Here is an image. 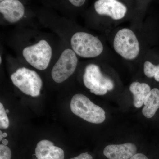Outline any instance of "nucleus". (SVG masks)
<instances>
[{"label":"nucleus","mask_w":159,"mask_h":159,"mask_svg":"<svg viewBox=\"0 0 159 159\" xmlns=\"http://www.w3.org/2000/svg\"><path fill=\"white\" fill-rule=\"evenodd\" d=\"M3 133L2 131H0V141H2L3 140Z\"/></svg>","instance_id":"obj_21"},{"label":"nucleus","mask_w":159,"mask_h":159,"mask_svg":"<svg viewBox=\"0 0 159 159\" xmlns=\"http://www.w3.org/2000/svg\"><path fill=\"white\" fill-rule=\"evenodd\" d=\"M2 143L3 145H7L9 143V142L6 139H3L2 141Z\"/></svg>","instance_id":"obj_20"},{"label":"nucleus","mask_w":159,"mask_h":159,"mask_svg":"<svg viewBox=\"0 0 159 159\" xmlns=\"http://www.w3.org/2000/svg\"><path fill=\"white\" fill-rule=\"evenodd\" d=\"M137 151L134 144L126 143L107 145L103 150V154L109 159H130L136 154Z\"/></svg>","instance_id":"obj_10"},{"label":"nucleus","mask_w":159,"mask_h":159,"mask_svg":"<svg viewBox=\"0 0 159 159\" xmlns=\"http://www.w3.org/2000/svg\"><path fill=\"white\" fill-rule=\"evenodd\" d=\"M0 12L6 21L14 23L21 19L25 15V8L18 0H1Z\"/></svg>","instance_id":"obj_9"},{"label":"nucleus","mask_w":159,"mask_h":159,"mask_svg":"<svg viewBox=\"0 0 159 159\" xmlns=\"http://www.w3.org/2000/svg\"><path fill=\"white\" fill-rule=\"evenodd\" d=\"M144 73L146 77H154L155 80L159 82V65L156 66L150 61H145L144 64Z\"/></svg>","instance_id":"obj_14"},{"label":"nucleus","mask_w":159,"mask_h":159,"mask_svg":"<svg viewBox=\"0 0 159 159\" xmlns=\"http://www.w3.org/2000/svg\"><path fill=\"white\" fill-rule=\"evenodd\" d=\"M9 121L2 103H0V128L6 129L9 127Z\"/></svg>","instance_id":"obj_15"},{"label":"nucleus","mask_w":159,"mask_h":159,"mask_svg":"<svg viewBox=\"0 0 159 159\" xmlns=\"http://www.w3.org/2000/svg\"><path fill=\"white\" fill-rule=\"evenodd\" d=\"M70 106L73 113L87 122L100 124L105 121L104 110L94 104L83 94L74 95L71 99Z\"/></svg>","instance_id":"obj_1"},{"label":"nucleus","mask_w":159,"mask_h":159,"mask_svg":"<svg viewBox=\"0 0 159 159\" xmlns=\"http://www.w3.org/2000/svg\"><path fill=\"white\" fill-rule=\"evenodd\" d=\"M144 104L145 106L142 109V114L146 118H152L159 108V89L154 88L151 89Z\"/></svg>","instance_id":"obj_13"},{"label":"nucleus","mask_w":159,"mask_h":159,"mask_svg":"<svg viewBox=\"0 0 159 159\" xmlns=\"http://www.w3.org/2000/svg\"><path fill=\"white\" fill-rule=\"evenodd\" d=\"M77 63L78 59L74 51L70 49H66L52 68V79L57 83L65 81L75 72Z\"/></svg>","instance_id":"obj_7"},{"label":"nucleus","mask_w":159,"mask_h":159,"mask_svg":"<svg viewBox=\"0 0 159 159\" xmlns=\"http://www.w3.org/2000/svg\"><path fill=\"white\" fill-rule=\"evenodd\" d=\"M22 54L29 64L37 70H43L48 66L52 51L47 41L41 40L37 43L25 48Z\"/></svg>","instance_id":"obj_6"},{"label":"nucleus","mask_w":159,"mask_h":159,"mask_svg":"<svg viewBox=\"0 0 159 159\" xmlns=\"http://www.w3.org/2000/svg\"><path fill=\"white\" fill-rule=\"evenodd\" d=\"M11 152L8 146L3 144L0 145V159H11Z\"/></svg>","instance_id":"obj_16"},{"label":"nucleus","mask_w":159,"mask_h":159,"mask_svg":"<svg viewBox=\"0 0 159 159\" xmlns=\"http://www.w3.org/2000/svg\"><path fill=\"white\" fill-rule=\"evenodd\" d=\"M2 57H1H1H0V63H2Z\"/></svg>","instance_id":"obj_23"},{"label":"nucleus","mask_w":159,"mask_h":159,"mask_svg":"<svg viewBox=\"0 0 159 159\" xmlns=\"http://www.w3.org/2000/svg\"><path fill=\"white\" fill-rule=\"evenodd\" d=\"M74 6L77 7H80L82 6L85 2V1L84 0H70L69 1Z\"/></svg>","instance_id":"obj_18"},{"label":"nucleus","mask_w":159,"mask_h":159,"mask_svg":"<svg viewBox=\"0 0 159 159\" xmlns=\"http://www.w3.org/2000/svg\"><path fill=\"white\" fill-rule=\"evenodd\" d=\"M6 113H9V110L8 109H6Z\"/></svg>","instance_id":"obj_24"},{"label":"nucleus","mask_w":159,"mask_h":159,"mask_svg":"<svg viewBox=\"0 0 159 159\" xmlns=\"http://www.w3.org/2000/svg\"><path fill=\"white\" fill-rule=\"evenodd\" d=\"M94 8L97 14L108 16L114 20L123 18L127 12L125 5L116 0H98Z\"/></svg>","instance_id":"obj_8"},{"label":"nucleus","mask_w":159,"mask_h":159,"mask_svg":"<svg viewBox=\"0 0 159 159\" xmlns=\"http://www.w3.org/2000/svg\"><path fill=\"white\" fill-rule=\"evenodd\" d=\"M134 96V105L139 108L142 107L148 95L150 93V87L145 83L133 82L129 88Z\"/></svg>","instance_id":"obj_12"},{"label":"nucleus","mask_w":159,"mask_h":159,"mask_svg":"<svg viewBox=\"0 0 159 159\" xmlns=\"http://www.w3.org/2000/svg\"><path fill=\"white\" fill-rule=\"evenodd\" d=\"M8 135L7 133H3V137H6Z\"/></svg>","instance_id":"obj_22"},{"label":"nucleus","mask_w":159,"mask_h":159,"mask_svg":"<svg viewBox=\"0 0 159 159\" xmlns=\"http://www.w3.org/2000/svg\"><path fill=\"white\" fill-rule=\"evenodd\" d=\"M130 159H148L145 155L142 153H136Z\"/></svg>","instance_id":"obj_19"},{"label":"nucleus","mask_w":159,"mask_h":159,"mask_svg":"<svg viewBox=\"0 0 159 159\" xmlns=\"http://www.w3.org/2000/svg\"><path fill=\"white\" fill-rule=\"evenodd\" d=\"M70 159H93V158L90 154L88 152H85V153L80 154L77 157Z\"/></svg>","instance_id":"obj_17"},{"label":"nucleus","mask_w":159,"mask_h":159,"mask_svg":"<svg viewBox=\"0 0 159 159\" xmlns=\"http://www.w3.org/2000/svg\"><path fill=\"white\" fill-rule=\"evenodd\" d=\"M71 45L76 54L84 58L97 57L103 50V45L99 39L84 32L75 33L71 38Z\"/></svg>","instance_id":"obj_2"},{"label":"nucleus","mask_w":159,"mask_h":159,"mask_svg":"<svg viewBox=\"0 0 159 159\" xmlns=\"http://www.w3.org/2000/svg\"><path fill=\"white\" fill-rule=\"evenodd\" d=\"M83 82L91 93L102 96L113 89V81L102 74L99 66L90 64L86 66L83 75Z\"/></svg>","instance_id":"obj_4"},{"label":"nucleus","mask_w":159,"mask_h":159,"mask_svg":"<svg viewBox=\"0 0 159 159\" xmlns=\"http://www.w3.org/2000/svg\"><path fill=\"white\" fill-rule=\"evenodd\" d=\"M37 159H64V151L59 147L54 146L53 142L43 140L38 143L35 149Z\"/></svg>","instance_id":"obj_11"},{"label":"nucleus","mask_w":159,"mask_h":159,"mask_svg":"<svg viewBox=\"0 0 159 159\" xmlns=\"http://www.w3.org/2000/svg\"><path fill=\"white\" fill-rule=\"evenodd\" d=\"M11 79L13 84L24 93L32 97L39 96L43 81L35 71L20 68L11 74Z\"/></svg>","instance_id":"obj_3"},{"label":"nucleus","mask_w":159,"mask_h":159,"mask_svg":"<svg viewBox=\"0 0 159 159\" xmlns=\"http://www.w3.org/2000/svg\"><path fill=\"white\" fill-rule=\"evenodd\" d=\"M115 51L125 59L132 60L138 57L140 53V45L137 36L130 29L119 30L114 38Z\"/></svg>","instance_id":"obj_5"}]
</instances>
